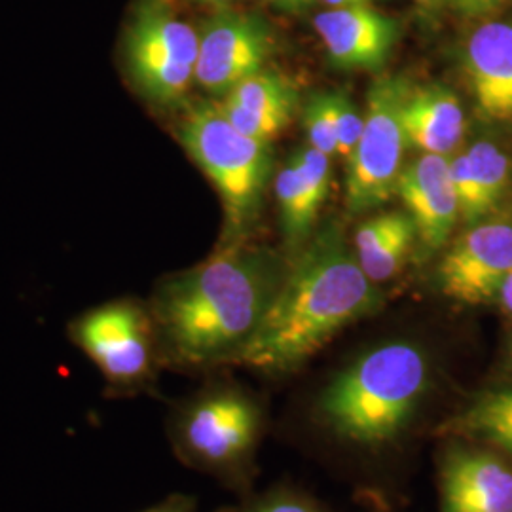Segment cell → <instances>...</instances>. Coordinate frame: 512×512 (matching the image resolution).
Returning <instances> with one entry per match:
<instances>
[{"mask_svg":"<svg viewBox=\"0 0 512 512\" xmlns=\"http://www.w3.org/2000/svg\"><path fill=\"white\" fill-rule=\"evenodd\" d=\"M179 139L217 188L228 230H243L255 219L270 179V143L239 133L217 103H202L188 110L179 126Z\"/></svg>","mask_w":512,"mask_h":512,"instance_id":"cell-5","label":"cell"},{"mask_svg":"<svg viewBox=\"0 0 512 512\" xmlns=\"http://www.w3.org/2000/svg\"><path fill=\"white\" fill-rule=\"evenodd\" d=\"M330 8H348V6H368L374 0H323Z\"/></svg>","mask_w":512,"mask_h":512,"instance_id":"cell-30","label":"cell"},{"mask_svg":"<svg viewBox=\"0 0 512 512\" xmlns=\"http://www.w3.org/2000/svg\"><path fill=\"white\" fill-rule=\"evenodd\" d=\"M304 128L311 147L327 156L338 154V139L334 128V92L313 93L304 112Z\"/></svg>","mask_w":512,"mask_h":512,"instance_id":"cell-21","label":"cell"},{"mask_svg":"<svg viewBox=\"0 0 512 512\" xmlns=\"http://www.w3.org/2000/svg\"><path fill=\"white\" fill-rule=\"evenodd\" d=\"M270 4H274L275 8L285 10V12H302L306 8H310L315 0H266Z\"/></svg>","mask_w":512,"mask_h":512,"instance_id":"cell-28","label":"cell"},{"mask_svg":"<svg viewBox=\"0 0 512 512\" xmlns=\"http://www.w3.org/2000/svg\"><path fill=\"white\" fill-rule=\"evenodd\" d=\"M275 194L279 202L285 238L291 245H296L310 234L319 207L311 200L310 192L306 190V184L293 160H289L277 173Z\"/></svg>","mask_w":512,"mask_h":512,"instance_id":"cell-20","label":"cell"},{"mask_svg":"<svg viewBox=\"0 0 512 512\" xmlns=\"http://www.w3.org/2000/svg\"><path fill=\"white\" fill-rule=\"evenodd\" d=\"M217 512H330L311 495L294 488H272L262 495H247L236 507H224Z\"/></svg>","mask_w":512,"mask_h":512,"instance_id":"cell-22","label":"cell"},{"mask_svg":"<svg viewBox=\"0 0 512 512\" xmlns=\"http://www.w3.org/2000/svg\"><path fill=\"white\" fill-rule=\"evenodd\" d=\"M465 73L476 109L492 122L512 120V23L488 21L465 44Z\"/></svg>","mask_w":512,"mask_h":512,"instance_id":"cell-14","label":"cell"},{"mask_svg":"<svg viewBox=\"0 0 512 512\" xmlns=\"http://www.w3.org/2000/svg\"><path fill=\"white\" fill-rule=\"evenodd\" d=\"M365 126V118L346 93L334 92V128L338 139V154L349 160L357 147Z\"/></svg>","mask_w":512,"mask_h":512,"instance_id":"cell-24","label":"cell"},{"mask_svg":"<svg viewBox=\"0 0 512 512\" xmlns=\"http://www.w3.org/2000/svg\"><path fill=\"white\" fill-rule=\"evenodd\" d=\"M382 304L378 285L361 270L340 230L330 228L285 272L238 363L270 376L289 374Z\"/></svg>","mask_w":512,"mask_h":512,"instance_id":"cell-2","label":"cell"},{"mask_svg":"<svg viewBox=\"0 0 512 512\" xmlns=\"http://www.w3.org/2000/svg\"><path fill=\"white\" fill-rule=\"evenodd\" d=\"M200 35L165 0H141L129 23L124 59L129 80L156 107L181 105L196 84Z\"/></svg>","mask_w":512,"mask_h":512,"instance_id":"cell-7","label":"cell"},{"mask_svg":"<svg viewBox=\"0 0 512 512\" xmlns=\"http://www.w3.org/2000/svg\"><path fill=\"white\" fill-rule=\"evenodd\" d=\"M497 302L503 306V310L512 315V272L503 281L499 294H497Z\"/></svg>","mask_w":512,"mask_h":512,"instance_id":"cell-29","label":"cell"},{"mask_svg":"<svg viewBox=\"0 0 512 512\" xmlns=\"http://www.w3.org/2000/svg\"><path fill=\"white\" fill-rule=\"evenodd\" d=\"M512 272L511 222L475 224L454 243L437 270L440 293L463 306H484L497 300Z\"/></svg>","mask_w":512,"mask_h":512,"instance_id":"cell-10","label":"cell"},{"mask_svg":"<svg viewBox=\"0 0 512 512\" xmlns=\"http://www.w3.org/2000/svg\"><path fill=\"white\" fill-rule=\"evenodd\" d=\"M192 2H202V4H213V6H224V4H228V2H232V0H192Z\"/></svg>","mask_w":512,"mask_h":512,"instance_id":"cell-31","label":"cell"},{"mask_svg":"<svg viewBox=\"0 0 512 512\" xmlns=\"http://www.w3.org/2000/svg\"><path fill=\"white\" fill-rule=\"evenodd\" d=\"M294 165L310 192L311 200L321 209L330 190L329 156L313 147L300 148L293 158Z\"/></svg>","mask_w":512,"mask_h":512,"instance_id":"cell-23","label":"cell"},{"mask_svg":"<svg viewBox=\"0 0 512 512\" xmlns=\"http://www.w3.org/2000/svg\"><path fill=\"white\" fill-rule=\"evenodd\" d=\"M272 52L274 35L266 19L224 8L203 25L194 82L203 92L224 97L264 71Z\"/></svg>","mask_w":512,"mask_h":512,"instance_id":"cell-9","label":"cell"},{"mask_svg":"<svg viewBox=\"0 0 512 512\" xmlns=\"http://www.w3.org/2000/svg\"><path fill=\"white\" fill-rule=\"evenodd\" d=\"M509 2L511 0H446V6L465 18H488Z\"/></svg>","mask_w":512,"mask_h":512,"instance_id":"cell-25","label":"cell"},{"mask_svg":"<svg viewBox=\"0 0 512 512\" xmlns=\"http://www.w3.org/2000/svg\"><path fill=\"white\" fill-rule=\"evenodd\" d=\"M433 389L435 372L425 349L393 340L344 366L319 391L311 418L330 439L382 454L414 431Z\"/></svg>","mask_w":512,"mask_h":512,"instance_id":"cell-3","label":"cell"},{"mask_svg":"<svg viewBox=\"0 0 512 512\" xmlns=\"http://www.w3.org/2000/svg\"><path fill=\"white\" fill-rule=\"evenodd\" d=\"M403 128L408 147L448 158L465 133L458 95L440 84L412 86L404 99Z\"/></svg>","mask_w":512,"mask_h":512,"instance_id":"cell-15","label":"cell"},{"mask_svg":"<svg viewBox=\"0 0 512 512\" xmlns=\"http://www.w3.org/2000/svg\"><path fill=\"white\" fill-rule=\"evenodd\" d=\"M439 512H512V467L495 454L456 439L439 461Z\"/></svg>","mask_w":512,"mask_h":512,"instance_id":"cell-11","label":"cell"},{"mask_svg":"<svg viewBox=\"0 0 512 512\" xmlns=\"http://www.w3.org/2000/svg\"><path fill=\"white\" fill-rule=\"evenodd\" d=\"M437 433L490 446L512 461V385L484 391L444 421Z\"/></svg>","mask_w":512,"mask_h":512,"instance_id":"cell-18","label":"cell"},{"mask_svg":"<svg viewBox=\"0 0 512 512\" xmlns=\"http://www.w3.org/2000/svg\"><path fill=\"white\" fill-rule=\"evenodd\" d=\"M414 2L423 21H435L439 18L442 6H446V0H414Z\"/></svg>","mask_w":512,"mask_h":512,"instance_id":"cell-27","label":"cell"},{"mask_svg":"<svg viewBox=\"0 0 512 512\" xmlns=\"http://www.w3.org/2000/svg\"><path fill=\"white\" fill-rule=\"evenodd\" d=\"M198 501L192 495L173 494L143 512H196Z\"/></svg>","mask_w":512,"mask_h":512,"instance_id":"cell-26","label":"cell"},{"mask_svg":"<svg viewBox=\"0 0 512 512\" xmlns=\"http://www.w3.org/2000/svg\"><path fill=\"white\" fill-rule=\"evenodd\" d=\"M266 433V406L249 389L217 380L173 404L167 437L186 467L249 494L256 454Z\"/></svg>","mask_w":512,"mask_h":512,"instance_id":"cell-4","label":"cell"},{"mask_svg":"<svg viewBox=\"0 0 512 512\" xmlns=\"http://www.w3.org/2000/svg\"><path fill=\"white\" fill-rule=\"evenodd\" d=\"M222 99H228L283 128H287V124L291 122L294 112L298 109V92L293 82L281 74L270 73L266 69L243 80Z\"/></svg>","mask_w":512,"mask_h":512,"instance_id":"cell-19","label":"cell"},{"mask_svg":"<svg viewBox=\"0 0 512 512\" xmlns=\"http://www.w3.org/2000/svg\"><path fill=\"white\" fill-rule=\"evenodd\" d=\"M330 65L340 71H382L401 38L399 19L368 6L330 8L313 18Z\"/></svg>","mask_w":512,"mask_h":512,"instance_id":"cell-12","label":"cell"},{"mask_svg":"<svg viewBox=\"0 0 512 512\" xmlns=\"http://www.w3.org/2000/svg\"><path fill=\"white\" fill-rule=\"evenodd\" d=\"M397 194L416 224L421 247L425 251L440 249L452 236L459 217L450 160L437 154H421L416 162L404 165Z\"/></svg>","mask_w":512,"mask_h":512,"instance_id":"cell-13","label":"cell"},{"mask_svg":"<svg viewBox=\"0 0 512 512\" xmlns=\"http://www.w3.org/2000/svg\"><path fill=\"white\" fill-rule=\"evenodd\" d=\"M285 272L266 251L228 249L165 279L150 306L165 359L190 370L238 363Z\"/></svg>","mask_w":512,"mask_h":512,"instance_id":"cell-1","label":"cell"},{"mask_svg":"<svg viewBox=\"0 0 512 512\" xmlns=\"http://www.w3.org/2000/svg\"><path fill=\"white\" fill-rule=\"evenodd\" d=\"M416 238L418 230L408 213H382L359 226L355 234L357 262L372 283L382 285L403 270Z\"/></svg>","mask_w":512,"mask_h":512,"instance_id":"cell-17","label":"cell"},{"mask_svg":"<svg viewBox=\"0 0 512 512\" xmlns=\"http://www.w3.org/2000/svg\"><path fill=\"white\" fill-rule=\"evenodd\" d=\"M450 177L458 196L461 219L475 224L492 213L503 198L511 179V164L507 154L492 141H478L450 160Z\"/></svg>","mask_w":512,"mask_h":512,"instance_id":"cell-16","label":"cell"},{"mask_svg":"<svg viewBox=\"0 0 512 512\" xmlns=\"http://www.w3.org/2000/svg\"><path fill=\"white\" fill-rule=\"evenodd\" d=\"M412 84L403 76H380L368 90L365 126L348 160L346 205L349 213H366L397 194L408 147L403 105Z\"/></svg>","mask_w":512,"mask_h":512,"instance_id":"cell-8","label":"cell"},{"mask_svg":"<svg viewBox=\"0 0 512 512\" xmlns=\"http://www.w3.org/2000/svg\"><path fill=\"white\" fill-rule=\"evenodd\" d=\"M69 336L107 382L110 397L152 389L158 374L160 338L152 313L135 300H112L76 317Z\"/></svg>","mask_w":512,"mask_h":512,"instance_id":"cell-6","label":"cell"}]
</instances>
